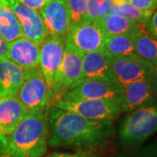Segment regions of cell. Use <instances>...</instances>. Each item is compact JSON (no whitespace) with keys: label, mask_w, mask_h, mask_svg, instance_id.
Segmentation results:
<instances>
[{"label":"cell","mask_w":157,"mask_h":157,"mask_svg":"<svg viewBox=\"0 0 157 157\" xmlns=\"http://www.w3.org/2000/svg\"><path fill=\"white\" fill-rule=\"evenodd\" d=\"M48 126V145L52 147L101 148L113 135L112 121L91 120L55 107L49 110Z\"/></svg>","instance_id":"6da1fadb"},{"label":"cell","mask_w":157,"mask_h":157,"mask_svg":"<svg viewBox=\"0 0 157 157\" xmlns=\"http://www.w3.org/2000/svg\"><path fill=\"white\" fill-rule=\"evenodd\" d=\"M49 111H31L0 147V157H42L48 146Z\"/></svg>","instance_id":"7a4b0ae2"},{"label":"cell","mask_w":157,"mask_h":157,"mask_svg":"<svg viewBox=\"0 0 157 157\" xmlns=\"http://www.w3.org/2000/svg\"><path fill=\"white\" fill-rule=\"evenodd\" d=\"M157 133V100L155 99L129 113L122 119L118 130L119 143L134 147Z\"/></svg>","instance_id":"3957f363"},{"label":"cell","mask_w":157,"mask_h":157,"mask_svg":"<svg viewBox=\"0 0 157 157\" xmlns=\"http://www.w3.org/2000/svg\"><path fill=\"white\" fill-rule=\"evenodd\" d=\"M24 72V81L17 94L19 100L29 112L49 111L53 105L52 91L39 67Z\"/></svg>","instance_id":"277c9868"},{"label":"cell","mask_w":157,"mask_h":157,"mask_svg":"<svg viewBox=\"0 0 157 157\" xmlns=\"http://www.w3.org/2000/svg\"><path fill=\"white\" fill-rule=\"evenodd\" d=\"M83 53L66 40L61 65L52 88L53 103L78 84L82 73Z\"/></svg>","instance_id":"5b68a950"},{"label":"cell","mask_w":157,"mask_h":157,"mask_svg":"<svg viewBox=\"0 0 157 157\" xmlns=\"http://www.w3.org/2000/svg\"><path fill=\"white\" fill-rule=\"evenodd\" d=\"M52 107L73 112L91 120L113 121L119 115L121 103L108 100H78L55 101Z\"/></svg>","instance_id":"8992f818"},{"label":"cell","mask_w":157,"mask_h":157,"mask_svg":"<svg viewBox=\"0 0 157 157\" xmlns=\"http://www.w3.org/2000/svg\"><path fill=\"white\" fill-rule=\"evenodd\" d=\"M107 35L101 21L85 20L71 25L66 40L83 54L102 50Z\"/></svg>","instance_id":"52a82bcc"},{"label":"cell","mask_w":157,"mask_h":157,"mask_svg":"<svg viewBox=\"0 0 157 157\" xmlns=\"http://www.w3.org/2000/svg\"><path fill=\"white\" fill-rule=\"evenodd\" d=\"M111 67L117 84L122 88L137 80L152 78L155 67L136 54L111 57Z\"/></svg>","instance_id":"ba28073f"},{"label":"cell","mask_w":157,"mask_h":157,"mask_svg":"<svg viewBox=\"0 0 157 157\" xmlns=\"http://www.w3.org/2000/svg\"><path fill=\"white\" fill-rule=\"evenodd\" d=\"M66 46V37L47 35L40 45L39 67L51 91L55 83Z\"/></svg>","instance_id":"9c48e42d"},{"label":"cell","mask_w":157,"mask_h":157,"mask_svg":"<svg viewBox=\"0 0 157 157\" xmlns=\"http://www.w3.org/2000/svg\"><path fill=\"white\" fill-rule=\"evenodd\" d=\"M123 96V88L117 83L98 80H87L77 85L62 96L64 101L78 100H108L120 102Z\"/></svg>","instance_id":"30bf717a"},{"label":"cell","mask_w":157,"mask_h":157,"mask_svg":"<svg viewBox=\"0 0 157 157\" xmlns=\"http://www.w3.org/2000/svg\"><path fill=\"white\" fill-rule=\"evenodd\" d=\"M5 6L9 7L21 25L23 37L40 45L47 36L46 29L39 11L31 9L17 0H6Z\"/></svg>","instance_id":"8fae6325"},{"label":"cell","mask_w":157,"mask_h":157,"mask_svg":"<svg viewBox=\"0 0 157 157\" xmlns=\"http://www.w3.org/2000/svg\"><path fill=\"white\" fill-rule=\"evenodd\" d=\"M87 80L117 83L111 67V56L103 49L83 55L82 73L78 84Z\"/></svg>","instance_id":"7c38bea8"},{"label":"cell","mask_w":157,"mask_h":157,"mask_svg":"<svg viewBox=\"0 0 157 157\" xmlns=\"http://www.w3.org/2000/svg\"><path fill=\"white\" fill-rule=\"evenodd\" d=\"M47 35L67 37L70 19L65 0H50L40 11Z\"/></svg>","instance_id":"4fadbf2b"},{"label":"cell","mask_w":157,"mask_h":157,"mask_svg":"<svg viewBox=\"0 0 157 157\" xmlns=\"http://www.w3.org/2000/svg\"><path fill=\"white\" fill-rule=\"evenodd\" d=\"M156 90L153 78L140 79L128 85L123 88V96L121 101V110L132 112L155 99Z\"/></svg>","instance_id":"5bb4252c"},{"label":"cell","mask_w":157,"mask_h":157,"mask_svg":"<svg viewBox=\"0 0 157 157\" xmlns=\"http://www.w3.org/2000/svg\"><path fill=\"white\" fill-rule=\"evenodd\" d=\"M40 45L21 37L8 43L7 58L24 70L39 67Z\"/></svg>","instance_id":"9a60e30c"},{"label":"cell","mask_w":157,"mask_h":157,"mask_svg":"<svg viewBox=\"0 0 157 157\" xmlns=\"http://www.w3.org/2000/svg\"><path fill=\"white\" fill-rule=\"evenodd\" d=\"M28 112L17 94L0 97V131L10 135Z\"/></svg>","instance_id":"2e32d148"},{"label":"cell","mask_w":157,"mask_h":157,"mask_svg":"<svg viewBox=\"0 0 157 157\" xmlns=\"http://www.w3.org/2000/svg\"><path fill=\"white\" fill-rule=\"evenodd\" d=\"M25 78L24 69L8 58L0 59V97L17 94Z\"/></svg>","instance_id":"e0dca14e"},{"label":"cell","mask_w":157,"mask_h":157,"mask_svg":"<svg viewBox=\"0 0 157 157\" xmlns=\"http://www.w3.org/2000/svg\"><path fill=\"white\" fill-rule=\"evenodd\" d=\"M133 40L135 54L155 67L157 64V39L139 25L133 33Z\"/></svg>","instance_id":"ac0fdd59"},{"label":"cell","mask_w":157,"mask_h":157,"mask_svg":"<svg viewBox=\"0 0 157 157\" xmlns=\"http://www.w3.org/2000/svg\"><path fill=\"white\" fill-rule=\"evenodd\" d=\"M135 29L128 33L110 35L105 39L103 50L111 57H125L135 55V47L133 40V33Z\"/></svg>","instance_id":"d6986e66"},{"label":"cell","mask_w":157,"mask_h":157,"mask_svg":"<svg viewBox=\"0 0 157 157\" xmlns=\"http://www.w3.org/2000/svg\"><path fill=\"white\" fill-rule=\"evenodd\" d=\"M0 35L7 43L23 37L21 25L9 7L0 6Z\"/></svg>","instance_id":"ffe728a7"},{"label":"cell","mask_w":157,"mask_h":157,"mask_svg":"<svg viewBox=\"0 0 157 157\" xmlns=\"http://www.w3.org/2000/svg\"><path fill=\"white\" fill-rule=\"evenodd\" d=\"M100 21L107 36L128 33L140 25L137 21L117 14H112Z\"/></svg>","instance_id":"44dd1931"},{"label":"cell","mask_w":157,"mask_h":157,"mask_svg":"<svg viewBox=\"0 0 157 157\" xmlns=\"http://www.w3.org/2000/svg\"><path fill=\"white\" fill-rule=\"evenodd\" d=\"M110 0H87L86 20L100 21L114 13V6Z\"/></svg>","instance_id":"7402d4cb"},{"label":"cell","mask_w":157,"mask_h":157,"mask_svg":"<svg viewBox=\"0 0 157 157\" xmlns=\"http://www.w3.org/2000/svg\"><path fill=\"white\" fill-rule=\"evenodd\" d=\"M114 14L137 21L143 27L147 28V25H148V23H149L153 12L141 11L140 9L135 7L133 5H131L128 1H127L121 6L114 7Z\"/></svg>","instance_id":"603a6c76"},{"label":"cell","mask_w":157,"mask_h":157,"mask_svg":"<svg viewBox=\"0 0 157 157\" xmlns=\"http://www.w3.org/2000/svg\"><path fill=\"white\" fill-rule=\"evenodd\" d=\"M67 7L70 26L86 20L87 0H65Z\"/></svg>","instance_id":"cb8c5ba5"},{"label":"cell","mask_w":157,"mask_h":157,"mask_svg":"<svg viewBox=\"0 0 157 157\" xmlns=\"http://www.w3.org/2000/svg\"><path fill=\"white\" fill-rule=\"evenodd\" d=\"M131 5L141 11L154 12L157 9V0H128Z\"/></svg>","instance_id":"d4e9b609"},{"label":"cell","mask_w":157,"mask_h":157,"mask_svg":"<svg viewBox=\"0 0 157 157\" xmlns=\"http://www.w3.org/2000/svg\"><path fill=\"white\" fill-rule=\"evenodd\" d=\"M128 157H157V140L144 146Z\"/></svg>","instance_id":"484cf974"},{"label":"cell","mask_w":157,"mask_h":157,"mask_svg":"<svg viewBox=\"0 0 157 157\" xmlns=\"http://www.w3.org/2000/svg\"><path fill=\"white\" fill-rule=\"evenodd\" d=\"M17 1L31 9L39 11L50 0H17Z\"/></svg>","instance_id":"4316f807"},{"label":"cell","mask_w":157,"mask_h":157,"mask_svg":"<svg viewBox=\"0 0 157 157\" xmlns=\"http://www.w3.org/2000/svg\"><path fill=\"white\" fill-rule=\"evenodd\" d=\"M47 157H99L90 152H77V153H53Z\"/></svg>","instance_id":"83f0119b"},{"label":"cell","mask_w":157,"mask_h":157,"mask_svg":"<svg viewBox=\"0 0 157 157\" xmlns=\"http://www.w3.org/2000/svg\"><path fill=\"white\" fill-rule=\"evenodd\" d=\"M147 31L154 38L157 39V10L153 12L147 25Z\"/></svg>","instance_id":"f1b7e54d"},{"label":"cell","mask_w":157,"mask_h":157,"mask_svg":"<svg viewBox=\"0 0 157 157\" xmlns=\"http://www.w3.org/2000/svg\"><path fill=\"white\" fill-rule=\"evenodd\" d=\"M8 52V43L0 35V59L7 58Z\"/></svg>","instance_id":"f546056e"},{"label":"cell","mask_w":157,"mask_h":157,"mask_svg":"<svg viewBox=\"0 0 157 157\" xmlns=\"http://www.w3.org/2000/svg\"><path fill=\"white\" fill-rule=\"evenodd\" d=\"M153 82L155 85V88L156 90L157 93V64L154 67V73H153Z\"/></svg>","instance_id":"4dcf8cb0"},{"label":"cell","mask_w":157,"mask_h":157,"mask_svg":"<svg viewBox=\"0 0 157 157\" xmlns=\"http://www.w3.org/2000/svg\"><path fill=\"white\" fill-rule=\"evenodd\" d=\"M110 1L113 4V6H121L122 4H124L125 2H127L128 0H110Z\"/></svg>","instance_id":"1f68e13d"},{"label":"cell","mask_w":157,"mask_h":157,"mask_svg":"<svg viewBox=\"0 0 157 157\" xmlns=\"http://www.w3.org/2000/svg\"><path fill=\"white\" fill-rule=\"evenodd\" d=\"M4 136H5V135L0 131V142H1V140H2V139L4 138Z\"/></svg>","instance_id":"d6a6232c"},{"label":"cell","mask_w":157,"mask_h":157,"mask_svg":"<svg viewBox=\"0 0 157 157\" xmlns=\"http://www.w3.org/2000/svg\"><path fill=\"white\" fill-rule=\"evenodd\" d=\"M5 1L6 0H0V6H5Z\"/></svg>","instance_id":"836d02e7"}]
</instances>
